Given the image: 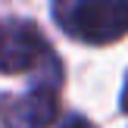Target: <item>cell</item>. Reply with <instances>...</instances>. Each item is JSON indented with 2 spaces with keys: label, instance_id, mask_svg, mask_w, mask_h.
<instances>
[{
  "label": "cell",
  "instance_id": "1",
  "mask_svg": "<svg viewBox=\"0 0 128 128\" xmlns=\"http://www.w3.org/2000/svg\"><path fill=\"white\" fill-rule=\"evenodd\" d=\"M56 22L84 44H112L128 34V0H56Z\"/></svg>",
  "mask_w": 128,
  "mask_h": 128
},
{
  "label": "cell",
  "instance_id": "2",
  "mask_svg": "<svg viewBox=\"0 0 128 128\" xmlns=\"http://www.w3.org/2000/svg\"><path fill=\"white\" fill-rule=\"evenodd\" d=\"M47 62H50V50L38 25L25 22V19L0 22V72H28Z\"/></svg>",
  "mask_w": 128,
  "mask_h": 128
},
{
  "label": "cell",
  "instance_id": "3",
  "mask_svg": "<svg viewBox=\"0 0 128 128\" xmlns=\"http://www.w3.org/2000/svg\"><path fill=\"white\" fill-rule=\"evenodd\" d=\"M60 116L56 81H38L25 94L0 97V122L6 128H47Z\"/></svg>",
  "mask_w": 128,
  "mask_h": 128
},
{
  "label": "cell",
  "instance_id": "4",
  "mask_svg": "<svg viewBox=\"0 0 128 128\" xmlns=\"http://www.w3.org/2000/svg\"><path fill=\"white\" fill-rule=\"evenodd\" d=\"M60 128H94V125L88 122L84 116H69V119H66V122H62Z\"/></svg>",
  "mask_w": 128,
  "mask_h": 128
},
{
  "label": "cell",
  "instance_id": "5",
  "mask_svg": "<svg viewBox=\"0 0 128 128\" xmlns=\"http://www.w3.org/2000/svg\"><path fill=\"white\" fill-rule=\"evenodd\" d=\"M122 106H125V112H128V78H125V91H122Z\"/></svg>",
  "mask_w": 128,
  "mask_h": 128
}]
</instances>
